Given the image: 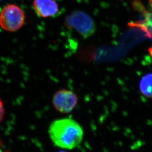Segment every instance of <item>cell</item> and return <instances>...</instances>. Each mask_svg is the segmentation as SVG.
Here are the masks:
<instances>
[{
	"label": "cell",
	"instance_id": "30bf717a",
	"mask_svg": "<svg viewBox=\"0 0 152 152\" xmlns=\"http://www.w3.org/2000/svg\"><path fill=\"white\" fill-rule=\"evenodd\" d=\"M59 152H66V151H59Z\"/></svg>",
	"mask_w": 152,
	"mask_h": 152
},
{
	"label": "cell",
	"instance_id": "5b68a950",
	"mask_svg": "<svg viewBox=\"0 0 152 152\" xmlns=\"http://www.w3.org/2000/svg\"><path fill=\"white\" fill-rule=\"evenodd\" d=\"M134 9L142 14L143 19L142 21L130 22L129 25L132 27L137 28L145 32V35L152 37V0L149 1V7L147 9L140 0H134L132 1Z\"/></svg>",
	"mask_w": 152,
	"mask_h": 152
},
{
	"label": "cell",
	"instance_id": "8fae6325",
	"mask_svg": "<svg viewBox=\"0 0 152 152\" xmlns=\"http://www.w3.org/2000/svg\"><path fill=\"white\" fill-rule=\"evenodd\" d=\"M1 0H0V1H1Z\"/></svg>",
	"mask_w": 152,
	"mask_h": 152
},
{
	"label": "cell",
	"instance_id": "277c9868",
	"mask_svg": "<svg viewBox=\"0 0 152 152\" xmlns=\"http://www.w3.org/2000/svg\"><path fill=\"white\" fill-rule=\"evenodd\" d=\"M77 95L69 89H62L55 93L52 103L56 110L61 113L72 112L78 103Z\"/></svg>",
	"mask_w": 152,
	"mask_h": 152
},
{
	"label": "cell",
	"instance_id": "52a82bcc",
	"mask_svg": "<svg viewBox=\"0 0 152 152\" xmlns=\"http://www.w3.org/2000/svg\"><path fill=\"white\" fill-rule=\"evenodd\" d=\"M141 93L147 98H152V73L147 74L141 79L139 83Z\"/></svg>",
	"mask_w": 152,
	"mask_h": 152
},
{
	"label": "cell",
	"instance_id": "9c48e42d",
	"mask_svg": "<svg viewBox=\"0 0 152 152\" xmlns=\"http://www.w3.org/2000/svg\"><path fill=\"white\" fill-rule=\"evenodd\" d=\"M0 152H8L7 150H6L3 147V144L1 143V142H0Z\"/></svg>",
	"mask_w": 152,
	"mask_h": 152
},
{
	"label": "cell",
	"instance_id": "8992f818",
	"mask_svg": "<svg viewBox=\"0 0 152 152\" xmlns=\"http://www.w3.org/2000/svg\"><path fill=\"white\" fill-rule=\"evenodd\" d=\"M33 6L37 15L42 18L54 16L59 12V6L55 0H34Z\"/></svg>",
	"mask_w": 152,
	"mask_h": 152
},
{
	"label": "cell",
	"instance_id": "6da1fadb",
	"mask_svg": "<svg viewBox=\"0 0 152 152\" xmlns=\"http://www.w3.org/2000/svg\"><path fill=\"white\" fill-rule=\"evenodd\" d=\"M48 133L53 144L63 149H73L78 146L84 136L81 126L71 118L53 121L49 126Z\"/></svg>",
	"mask_w": 152,
	"mask_h": 152
},
{
	"label": "cell",
	"instance_id": "3957f363",
	"mask_svg": "<svg viewBox=\"0 0 152 152\" xmlns=\"http://www.w3.org/2000/svg\"><path fill=\"white\" fill-rule=\"evenodd\" d=\"M25 21L24 13L16 4H7L0 12V26L6 31H18L22 27Z\"/></svg>",
	"mask_w": 152,
	"mask_h": 152
},
{
	"label": "cell",
	"instance_id": "ba28073f",
	"mask_svg": "<svg viewBox=\"0 0 152 152\" xmlns=\"http://www.w3.org/2000/svg\"><path fill=\"white\" fill-rule=\"evenodd\" d=\"M5 110H4V105L1 99L0 98V122L3 121L4 117Z\"/></svg>",
	"mask_w": 152,
	"mask_h": 152
},
{
	"label": "cell",
	"instance_id": "7a4b0ae2",
	"mask_svg": "<svg viewBox=\"0 0 152 152\" xmlns=\"http://www.w3.org/2000/svg\"><path fill=\"white\" fill-rule=\"evenodd\" d=\"M64 24L68 28L75 29L84 38L91 37L96 31V24L93 19L81 10H76L66 16Z\"/></svg>",
	"mask_w": 152,
	"mask_h": 152
}]
</instances>
